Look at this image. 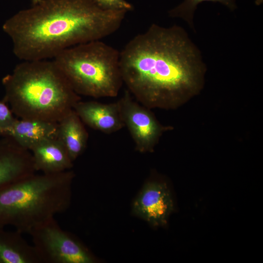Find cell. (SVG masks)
<instances>
[{
    "mask_svg": "<svg viewBox=\"0 0 263 263\" xmlns=\"http://www.w3.org/2000/svg\"><path fill=\"white\" fill-rule=\"evenodd\" d=\"M120 66L123 84L149 109L174 106L195 92L205 70L199 49L183 28L156 24L126 44Z\"/></svg>",
    "mask_w": 263,
    "mask_h": 263,
    "instance_id": "obj_1",
    "label": "cell"
},
{
    "mask_svg": "<svg viewBox=\"0 0 263 263\" xmlns=\"http://www.w3.org/2000/svg\"><path fill=\"white\" fill-rule=\"evenodd\" d=\"M127 12L102 9L92 0H43L15 14L2 28L19 59H53L67 48L113 34Z\"/></svg>",
    "mask_w": 263,
    "mask_h": 263,
    "instance_id": "obj_2",
    "label": "cell"
},
{
    "mask_svg": "<svg viewBox=\"0 0 263 263\" xmlns=\"http://www.w3.org/2000/svg\"><path fill=\"white\" fill-rule=\"evenodd\" d=\"M2 84L3 100L22 119L58 123L81 99L53 59L22 61Z\"/></svg>",
    "mask_w": 263,
    "mask_h": 263,
    "instance_id": "obj_3",
    "label": "cell"
},
{
    "mask_svg": "<svg viewBox=\"0 0 263 263\" xmlns=\"http://www.w3.org/2000/svg\"><path fill=\"white\" fill-rule=\"evenodd\" d=\"M75 174H34L0 190V227L11 225L21 233L64 212L68 208Z\"/></svg>",
    "mask_w": 263,
    "mask_h": 263,
    "instance_id": "obj_4",
    "label": "cell"
},
{
    "mask_svg": "<svg viewBox=\"0 0 263 263\" xmlns=\"http://www.w3.org/2000/svg\"><path fill=\"white\" fill-rule=\"evenodd\" d=\"M53 59L79 95L115 97L123 84L120 52L101 40L67 48Z\"/></svg>",
    "mask_w": 263,
    "mask_h": 263,
    "instance_id": "obj_5",
    "label": "cell"
},
{
    "mask_svg": "<svg viewBox=\"0 0 263 263\" xmlns=\"http://www.w3.org/2000/svg\"><path fill=\"white\" fill-rule=\"evenodd\" d=\"M33 245L41 263H94L88 250L53 217L33 229Z\"/></svg>",
    "mask_w": 263,
    "mask_h": 263,
    "instance_id": "obj_6",
    "label": "cell"
},
{
    "mask_svg": "<svg viewBox=\"0 0 263 263\" xmlns=\"http://www.w3.org/2000/svg\"><path fill=\"white\" fill-rule=\"evenodd\" d=\"M118 101L125 126L134 141L136 150L141 153L151 152L162 128L149 108L134 101L128 90Z\"/></svg>",
    "mask_w": 263,
    "mask_h": 263,
    "instance_id": "obj_7",
    "label": "cell"
},
{
    "mask_svg": "<svg viewBox=\"0 0 263 263\" xmlns=\"http://www.w3.org/2000/svg\"><path fill=\"white\" fill-rule=\"evenodd\" d=\"M132 213L154 227L165 226L174 210L170 191L165 183L145 184L132 205Z\"/></svg>",
    "mask_w": 263,
    "mask_h": 263,
    "instance_id": "obj_8",
    "label": "cell"
},
{
    "mask_svg": "<svg viewBox=\"0 0 263 263\" xmlns=\"http://www.w3.org/2000/svg\"><path fill=\"white\" fill-rule=\"evenodd\" d=\"M36 171L30 150L10 137L0 139V190L35 174Z\"/></svg>",
    "mask_w": 263,
    "mask_h": 263,
    "instance_id": "obj_9",
    "label": "cell"
},
{
    "mask_svg": "<svg viewBox=\"0 0 263 263\" xmlns=\"http://www.w3.org/2000/svg\"><path fill=\"white\" fill-rule=\"evenodd\" d=\"M73 109L83 123L103 133H112L125 127L118 101L103 103L80 100Z\"/></svg>",
    "mask_w": 263,
    "mask_h": 263,
    "instance_id": "obj_10",
    "label": "cell"
},
{
    "mask_svg": "<svg viewBox=\"0 0 263 263\" xmlns=\"http://www.w3.org/2000/svg\"><path fill=\"white\" fill-rule=\"evenodd\" d=\"M35 169L55 174L70 170L73 166L66 149L57 137L45 139L31 150Z\"/></svg>",
    "mask_w": 263,
    "mask_h": 263,
    "instance_id": "obj_11",
    "label": "cell"
},
{
    "mask_svg": "<svg viewBox=\"0 0 263 263\" xmlns=\"http://www.w3.org/2000/svg\"><path fill=\"white\" fill-rule=\"evenodd\" d=\"M58 123L40 120L16 119L4 136L13 138L30 150L40 142L57 137Z\"/></svg>",
    "mask_w": 263,
    "mask_h": 263,
    "instance_id": "obj_12",
    "label": "cell"
},
{
    "mask_svg": "<svg viewBox=\"0 0 263 263\" xmlns=\"http://www.w3.org/2000/svg\"><path fill=\"white\" fill-rule=\"evenodd\" d=\"M0 263H41L33 245L22 233L0 227Z\"/></svg>",
    "mask_w": 263,
    "mask_h": 263,
    "instance_id": "obj_13",
    "label": "cell"
},
{
    "mask_svg": "<svg viewBox=\"0 0 263 263\" xmlns=\"http://www.w3.org/2000/svg\"><path fill=\"white\" fill-rule=\"evenodd\" d=\"M84 123L74 109L58 122L57 138L73 162L84 151L88 133Z\"/></svg>",
    "mask_w": 263,
    "mask_h": 263,
    "instance_id": "obj_14",
    "label": "cell"
},
{
    "mask_svg": "<svg viewBox=\"0 0 263 263\" xmlns=\"http://www.w3.org/2000/svg\"><path fill=\"white\" fill-rule=\"evenodd\" d=\"M206 1L220 2L231 10H234L236 7L234 0H185L179 5L169 10V15L171 18L183 19L194 29L193 18L194 11L198 4Z\"/></svg>",
    "mask_w": 263,
    "mask_h": 263,
    "instance_id": "obj_15",
    "label": "cell"
},
{
    "mask_svg": "<svg viewBox=\"0 0 263 263\" xmlns=\"http://www.w3.org/2000/svg\"><path fill=\"white\" fill-rule=\"evenodd\" d=\"M16 118L7 103L0 101V135L4 136Z\"/></svg>",
    "mask_w": 263,
    "mask_h": 263,
    "instance_id": "obj_16",
    "label": "cell"
},
{
    "mask_svg": "<svg viewBox=\"0 0 263 263\" xmlns=\"http://www.w3.org/2000/svg\"><path fill=\"white\" fill-rule=\"evenodd\" d=\"M100 8L108 10L131 11L132 5L126 0H92Z\"/></svg>",
    "mask_w": 263,
    "mask_h": 263,
    "instance_id": "obj_17",
    "label": "cell"
},
{
    "mask_svg": "<svg viewBox=\"0 0 263 263\" xmlns=\"http://www.w3.org/2000/svg\"><path fill=\"white\" fill-rule=\"evenodd\" d=\"M43 0H31L32 5L36 4Z\"/></svg>",
    "mask_w": 263,
    "mask_h": 263,
    "instance_id": "obj_18",
    "label": "cell"
}]
</instances>
